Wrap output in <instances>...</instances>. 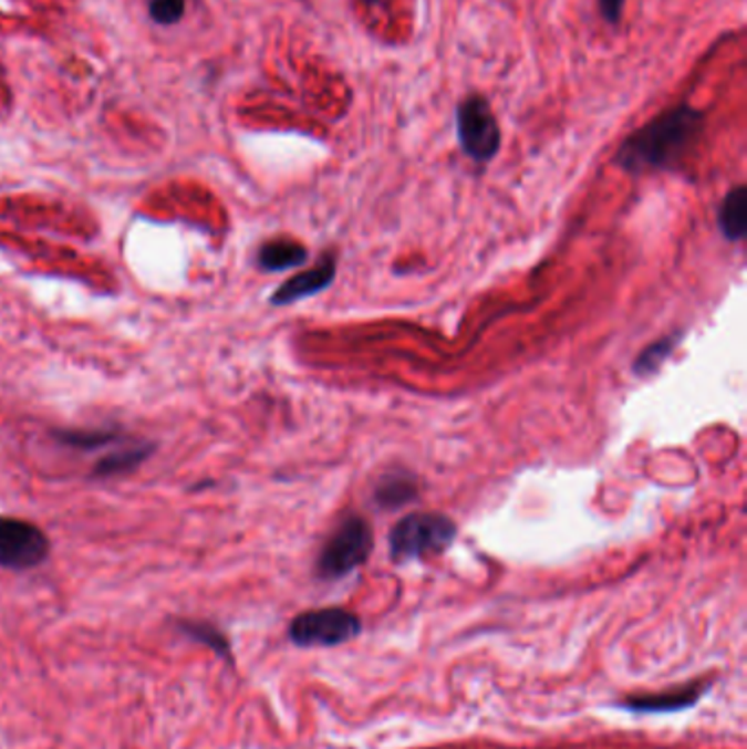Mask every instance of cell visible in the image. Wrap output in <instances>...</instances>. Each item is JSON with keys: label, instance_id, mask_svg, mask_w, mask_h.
I'll use <instances>...</instances> for the list:
<instances>
[{"label": "cell", "instance_id": "cell-13", "mask_svg": "<svg viewBox=\"0 0 747 749\" xmlns=\"http://www.w3.org/2000/svg\"><path fill=\"white\" fill-rule=\"evenodd\" d=\"M679 344V333H671L666 337H660L655 342H651L641 355L634 362V373L641 377H649L653 373L660 371V366L671 357V353L675 351V346Z\"/></svg>", "mask_w": 747, "mask_h": 749}, {"label": "cell", "instance_id": "cell-11", "mask_svg": "<svg viewBox=\"0 0 747 749\" xmlns=\"http://www.w3.org/2000/svg\"><path fill=\"white\" fill-rule=\"evenodd\" d=\"M719 228L728 241H741L747 232L746 187H735L719 207Z\"/></svg>", "mask_w": 747, "mask_h": 749}, {"label": "cell", "instance_id": "cell-6", "mask_svg": "<svg viewBox=\"0 0 747 749\" xmlns=\"http://www.w3.org/2000/svg\"><path fill=\"white\" fill-rule=\"evenodd\" d=\"M51 541L27 520L0 516V568L33 570L49 559Z\"/></svg>", "mask_w": 747, "mask_h": 749}, {"label": "cell", "instance_id": "cell-3", "mask_svg": "<svg viewBox=\"0 0 747 749\" xmlns=\"http://www.w3.org/2000/svg\"><path fill=\"white\" fill-rule=\"evenodd\" d=\"M373 552V529L362 516H344L326 537L317 559V572L324 581H338L366 563Z\"/></svg>", "mask_w": 747, "mask_h": 749}, {"label": "cell", "instance_id": "cell-1", "mask_svg": "<svg viewBox=\"0 0 747 749\" xmlns=\"http://www.w3.org/2000/svg\"><path fill=\"white\" fill-rule=\"evenodd\" d=\"M702 129L704 114L697 107H671L627 136L614 160L630 174L671 169L695 145Z\"/></svg>", "mask_w": 747, "mask_h": 749}, {"label": "cell", "instance_id": "cell-7", "mask_svg": "<svg viewBox=\"0 0 747 749\" xmlns=\"http://www.w3.org/2000/svg\"><path fill=\"white\" fill-rule=\"evenodd\" d=\"M335 270H338L335 257L333 254H322L321 261L314 268L303 270V272L294 274L292 279H288L270 297V303L277 305V308H283V305H292V303H299L303 299L321 294L335 281Z\"/></svg>", "mask_w": 747, "mask_h": 749}, {"label": "cell", "instance_id": "cell-12", "mask_svg": "<svg viewBox=\"0 0 747 749\" xmlns=\"http://www.w3.org/2000/svg\"><path fill=\"white\" fill-rule=\"evenodd\" d=\"M154 451V445H141V447H125V449H118L110 456H104L93 476L97 478H110V476H121V474H129L134 471L136 467H141L149 454Z\"/></svg>", "mask_w": 747, "mask_h": 749}, {"label": "cell", "instance_id": "cell-4", "mask_svg": "<svg viewBox=\"0 0 747 749\" xmlns=\"http://www.w3.org/2000/svg\"><path fill=\"white\" fill-rule=\"evenodd\" d=\"M460 149L476 163H489L500 152L502 134L496 114L483 95H467L456 107Z\"/></svg>", "mask_w": 747, "mask_h": 749}, {"label": "cell", "instance_id": "cell-15", "mask_svg": "<svg viewBox=\"0 0 747 749\" xmlns=\"http://www.w3.org/2000/svg\"><path fill=\"white\" fill-rule=\"evenodd\" d=\"M183 634H187L191 641H198V643L207 644L209 648H214L217 655H221L224 659H232L230 655V643L228 638L214 627L209 623H200V621H185L178 625Z\"/></svg>", "mask_w": 747, "mask_h": 749}, {"label": "cell", "instance_id": "cell-2", "mask_svg": "<svg viewBox=\"0 0 747 749\" xmlns=\"http://www.w3.org/2000/svg\"><path fill=\"white\" fill-rule=\"evenodd\" d=\"M456 533L458 527L447 516L440 513L406 516L393 527L388 535L391 559L395 563H408L432 554H440L454 543Z\"/></svg>", "mask_w": 747, "mask_h": 749}, {"label": "cell", "instance_id": "cell-18", "mask_svg": "<svg viewBox=\"0 0 747 749\" xmlns=\"http://www.w3.org/2000/svg\"><path fill=\"white\" fill-rule=\"evenodd\" d=\"M357 2H362V4H373L375 0H357Z\"/></svg>", "mask_w": 747, "mask_h": 749}, {"label": "cell", "instance_id": "cell-17", "mask_svg": "<svg viewBox=\"0 0 747 749\" xmlns=\"http://www.w3.org/2000/svg\"><path fill=\"white\" fill-rule=\"evenodd\" d=\"M623 7H625V0H599V9H601V15L616 24L623 15Z\"/></svg>", "mask_w": 747, "mask_h": 749}, {"label": "cell", "instance_id": "cell-16", "mask_svg": "<svg viewBox=\"0 0 747 749\" xmlns=\"http://www.w3.org/2000/svg\"><path fill=\"white\" fill-rule=\"evenodd\" d=\"M147 9L158 24H174L185 13V0H147Z\"/></svg>", "mask_w": 747, "mask_h": 749}, {"label": "cell", "instance_id": "cell-5", "mask_svg": "<svg viewBox=\"0 0 747 749\" xmlns=\"http://www.w3.org/2000/svg\"><path fill=\"white\" fill-rule=\"evenodd\" d=\"M360 632V618L342 607L303 612L290 623V641L299 646H338L351 643Z\"/></svg>", "mask_w": 747, "mask_h": 749}, {"label": "cell", "instance_id": "cell-10", "mask_svg": "<svg viewBox=\"0 0 747 749\" xmlns=\"http://www.w3.org/2000/svg\"><path fill=\"white\" fill-rule=\"evenodd\" d=\"M308 248L303 243H299L297 239H288V237H279V239H270L259 248L257 254V266L263 272H281V270H294L308 263Z\"/></svg>", "mask_w": 747, "mask_h": 749}, {"label": "cell", "instance_id": "cell-9", "mask_svg": "<svg viewBox=\"0 0 747 749\" xmlns=\"http://www.w3.org/2000/svg\"><path fill=\"white\" fill-rule=\"evenodd\" d=\"M419 496L417 478L404 469H395L384 474L373 487V502L382 511H397Z\"/></svg>", "mask_w": 747, "mask_h": 749}, {"label": "cell", "instance_id": "cell-8", "mask_svg": "<svg viewBox=\"0 0 747 749\" xmlns=\"http://www.w3.org/2000/svg\"><path fill=\"white\" fill-rule=\"evenodd\" d=\"M710 688V682H695L682 688H673L666 693H655V695H639V697H627L623 706L632 712H644V715H655V712H677L684 708L695 706L704 693Z\"/></svg>", "mask_w": 747, "mask_h": 749}, {"label": "cell", "instance_id": "cell-14", "mask_svg": "<svg viewBox=\"0 0 747 749\" xmlns=\"http://www.w3.org/2000/svg\"><path fill=\"white\" fill-rule=\"evenodd\" d=\"M53 436L62 445H69L75 449H97L118 438V434L110 429H60V431H53Z\"/></svg>", "mask_w": 747, "mask_h": 749}]
</instances>
